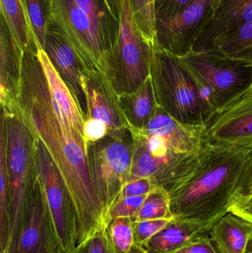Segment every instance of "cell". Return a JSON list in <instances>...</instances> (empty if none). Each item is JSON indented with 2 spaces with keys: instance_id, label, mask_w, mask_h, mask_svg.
Segmentation results:
<instances>
[{
  "instance_id": "obj_34",
  "label": "cell",
  "mask_w": 252,
  "mask_h": 253,
  "mask_svg": "<svg viewBox=\"0 0 252 253\" xmlns=\"http://www.w3.org/2000/svg\"><path fill=\"white\" fill-rule=\"evenodd\" d=\"M108 133L109 130L105 123L92 119L84 120V134L87 142L100 140Z\"/></svg>"
},
{
  "instance_id": "obj_31",
  "label": "cell",
  "mask_w": 252,
  "mask_h": 253,
  "mask_svg": "<svg viewBox=\"0 0 252 253\" xmlns=\"http://www.w3.org/2000/svg\"><path fill=\"white\" fill-rule=\"evenodd\" d=\"M158 186L159 185L153 177H145V178L129 181L123 187L118 199L128 197V196H144L150 193L155 187Z\"/></svg>"
},
{
  "instance_id": "obj_3",
  "label": "cell",
  "mask_w": 252,
  "mask_h": 253,
  "mask_svg": "<svg viewBox=\"0 0 252 253\" xmlns=\"http://www.w3.org/2000/svg\"><path fill=\"white\" fill-rule=\"evenodd\" d=\"M150 77L160 108L180 123L207 126L216 112L207 92L177 56L156 44Z\"/></svg>"
},
{
  "instance_id": "obj_35",
  "label": "cell",
  "mask_w": 252,
  "mask_h": 253,
  "mask_svg": "<svg viewBox=\"0 0 252 253\" xmlns=\"http://www.w3.org/2000/svg\"><path fill=\"white\" fill-rule=\"evenodd\" d=\"M175 253H217L215 249L209 235L201 236L199 239L188 244Z\"/></svg>"
},
{
  "instance_id": "obj_37",
  "label": "cell",
  "mask_w": 252,
  "mask_h": 253,
  "mask_svg": "<svg viewBox=\"0 0 252 253\" xmlns=\"http://www.w3.org/2000/svg\"><path fill=\"white\" fill-rule=\"evenodd\" d=\"M128 253H146V252L144 250L142 247L135 244V245L132 247L131 250L129 251Z\"/></svg>"
},
{
  "instance_id": "obj_26",
  "label": "cell",
  "mask_w": 252,
  "mask_h": 253,
  "mask_svg": "<svg viewBox=\"0 0 252 253\" xmlns=\"http://www.w3.org/2000/svg\"><path fill=\"white\" fill-rule=\"evenodd\" d=\"M131 2L144 40L155 45L157 40L156 0H131Z\"/></svg>"
},
{
  "instance_id": "obj_9",
  "label": "cell",
  "mask_w": 252,
  "mask_h": 253,
  "mask_svg": "<svg viewBox=\"0 0 252 253\" xmlns=\"http://www.w3.org/2000/svg\"><path fill=\"white\" fill-rule=\"evenodd\" d=\"M38 175L53 217L56 232L65 253H71L78 244L75 208L66 184L44 144L36 139Z\"/></svg>"
},
{
  "instance_id": "obj_23",
  "label": "cell",
  "mask_w": 252,
  "mask_h": 253,
  "mask_svg": "<svg viewBox=\"0 0 252 253\" xmlns=\"http://www.w3.org/2000/svg\"><path fill=\"white\" fill-rule=\"evenodd\" d=\"M165 218H173L170 208V196L165 189L158 186L148 193L133 221Z\"/></svg>"
},
{
  "instance_id": "obj_29",
  "label": "cell",
  "mask_w": 252,
  "mask_h": 253,
  "mask_svg": "<svg viewBox=\"0 0 252 253\" xmlns=\"http://www.w3.org/2000/svg\"><path fill=\"white\" fill-rule=\"evenodd\" d=\"M147 195L139 196H128L118 199L109 208L106 218V224L111 219L120 217H129L134 220L140 211Z\"/></svg>"
},
{
  "instance_id": "obj_20",
  "label": "cell",
  "mask_w": 252,
  "mask_h": 253,
  "mask_svg": "<svg viewBox=\"0 0 252 253\" xmlns=\"http://www.w3.org/2000/svg\"><path fill=\"white\" fill-rule=\"evenodd\" d=\"M205 235L193 224L173 218L142 248L146 253H175Z\"/></svg>"
},
{
  "instance_id": "obj_28",
  "label": "cell",
  "mask_w": 252,
  "mask_h": 253,
  "mask_svg": "<svg viewBox=\"0 0 252 253\" xmlns=\"http://www.w3.org/2000/svg\"><path fill=\"white\" fill-rule=\"evenodd\" d=\"M71 253H118L109 236L107 225L77 245Z\"/></svg>"
},
{
  "instance_id": "obj_39",
  "label": "cell",
  "mask_w": 252,
  "mask_h": 253,
  "mask_svg": "<svg viewBox=\"0 0 252 253\" xmlns=\"http://www.w3.org/2000/svg\"><path fill=\"white\" fill-rule=\"evenodd\" d=\"M104 1H105V4L108 6V7H109L111 10L110 7H109V2H108V0H104Z\"/></svg>"
},
{
  "instance_id": "obj_10",
  "label": "cell",
  "mask_w": 252,
  "mask_h": 253,
  "mask_svg": "<svg viewBox=\"0 0 252 253\" xmlns=\"http://www.w3.org/2000/svg\"><path fill=\"white\" fill-rule=\"evenodd\" d=\"M221 1L191 0L173 17L157 20V45L177 56L190 53Z\"/></svg>"
},
{
  "instance_id": "obj_36",
  "label": "cell",
  "mask_w": 252,
  "mask_h": 253,
  "mask_svg": "<svg viewBox=\"0 0 252 253\" xmlns=\"http://www.w3.org/2000/svg\"><path fill=\"white\" fill-rule=\"evenodd\" d=\"M251 192H252V151L250 152L247 156L235 193L245 194Z\"/></svg>"
},
{
  "instance_id": "obj_33",
  "label": "cell",
  "mask_w": 252,
  "mask_h": 253,
  "mask_svg": "<svg viewBox=\"0 0 252 253\" xmlns=\"http://www.w3.org/2000/svg\"><path fill=\"white\" fill-rule=\"evenodd\" d=\"M190 1L191 0H156V21L173 17Z\"/></svg>"
},
{
  "instance_id": "obj_32",
  "label": "cell",
  "mask_w": 252,
  "mask_h": 253,
  "mask_svg": "<svg viewBox=\"0 0 252 253\" xmlns=\"http://www.w3.org/2000/svg\"><path fill=\"white\" fill-rule=\"evenodd\" d=\"M229 212L241 217L252 225V192L245 194H234L229 205Z\"/></svg>"
},
{
  "instance_id": "obj_24",
  "label": "cell",
  "mask_w": 252,
  "mask_h": 253,
  "mask_svg": "<svg viewBox=\"0 0 252 253\" xmlns=\"http://www.w3.org/2000/svg\"><path fill=\"white\" fill-rule=\"evenodd\" d=\"M10 231V199L6 152L0 150V253H5Z\"/></svg>"
},
{
  "instance_id": "obj_4",
  "label": "cell",
  "mask_w": 252,
  "mask_h": 253,
  "mask_svg": "<svg viewBox=\"0 0 252 253\" xmlns=\"http://www.w3.org/2000/svg\"><path fill=\"white\" fill-rule=\"evenodd\" d=\"M5 130L6 165L10 199V231L5 253L13 251L23 227L28 199L38 176L36 139L18 114L1 112Z\"/></svg>"
},
{
  "instance_id": "obj_16",
  "label": "cell",
  "mask_w": 252,
  "mask_h": 253,
  "mask_svg": "<svg viewBox=\"0 0 252 253\" xmlns=\"http://www.w3.org/2000/svg\"><path fill=\"white\" fill-rule=\"evenodd\" d=\"M142 130L159 135L175 153L186 156L197 154L209 141L207 126L180 123L158 105L152 120Z\"/></svg>"
},
{
  "instance_id": "obj_15",
  "label": "cell",
  "mask_w": 252,
  "mask_h": 253,
  "mask_svg": "<svg viewBox=\"0 0 252 253\" xmlns=\"http://www.w3.org/2000/svg\"><path fill=\"white\" fill-rule=\"evenodd\" d=\"M252 20V0H222L208 25L197 39L192 51L213 50Z\"/></svg>"
},
{
  "instance_id": "obj_22",
  "label": "cell",
  "mask_w": 252,
  "mask_h": 253,
  "mask_svg": "<svg viewBox=\"0 0 252 253\" xmlns=\"http://www.w3.org/2000/svg\"><path fill=\"white\" fill-rule=\"evenodd\" d=\"M211 51L252 65V20L217 44Z\"/></svg>"
},
{
  "instance_id": "obj_1",
  "label": "cell",
  "mask_w": 252,
  "mask_h": 253,
  "mask_svg": "<svg viewBox=\"0 0 252 253\" xmlns=\"http://www.w3.org/2000/svg\"><path fill=\"white\" fill-rule=\"evenodd\" d=\"M16 114L44 144L66 184L75 208L78 244L106 225L87 165L84 118L47 53H25Z\"/></svg>"
},
{
  "instance_id": "obj_19",
  "label": "cell",
  "mask_w": 252,
  "mask_h": 253,
  "mask_svg": "<svg viewBox=\"0 0 252 253\" xmlns=\"http://www.w3.org/2000/svg\"><path fill=\"white\" fill-rule=\"evenodd\" d=\"M208 235L217 253H246L252 236V225L229 212L215 224Z\"/></svg>"
},
{
  "instance_id": "obj_17",
  "label": "cell",
  "mask_w": 252,
  "mask_h": 253,
  "mask_svg": "<svg viewBox=\"0 0 252 253\" xmlns=\"http://www.w3.org/2000/svg\"><path fill=\"white\" fill-rule=\"evenodd\" d=\"M0 22V102L3 113L13 114L17 111L23 56L13 51L5 24Z\"/></svg>"
},
{
  "instance_id": "obj_30",
  "label": "cell",
  "mask_w": 252,
  "mask_h": 253,
  "mask_svg": "<svg viewBox=\"0 0 252 253\" xmlns=\"http://www.w3.org/2000/svg\"><path fill=\"white\" fill-rule=\"evenodd\" d=\"M173 218L133 221L135 244L142 247L154 235L164 228Z\"/></svg>"
},
{
  "instance_id": "obj_27",
  "label": "cell",
  "mask_w": 252,
  "mask_h": 253,
  "mask_svg": "<svg viewBox=\"0 0 252 253\" xmlns=\"http://www.w3.org/2000/svg\"><path fill=\"white\" fill-rule=\"evenodd\" d=\"M133 221L129 217L111 219L107 228L118 253H128L135 245Z\"/></svg>"
},
{
  "instance_id": "obj_38",
  "label": "cell",
  "mask_w": 252,
  "mask_h": 253,
  "mask_svg": "<svg viewBox=\"0 0 252 253\" xmlns=\"http://www.w3.org/2000/svg\"><path fill=\"white\" fill-rule=\"evenodd\" d=\"M246 253H252V236L249 241Z\"/></svg>"
},
{
  "instance_id": "obj_8",
  "label": "cell",
  "mask_w": 252,
  "mask_h": 253,
  "mask_svg": "<svg viewBox=\"0 0 252 253\" xmlns=\"http://www.w3.org/2000/svg\"><path fill=\"white\" fill-rule=\"evenodd\" d=\"M210 98L215 111L252 85V65L214 51L178 56Z\"/></svg>"
},
{
  "instance_id": "obj_14",
  "label": "cell",
  "mask_w": 252,
  "mask_h": 253,
  "mask_svg": "<svg viewBox=\"0 0 252 253\" xmlns=\"http://www.w3.org/2000/svg\"><path fill=\"white\" fill-rule=\"evenodd\" d=\"M84 87L87 104L85 120L105 123L108 134L130 127L120 105L119 96L103 73L85 70Z\"/></svg>"
},
{
  "instance_id": "obj_21",
  "label": "cell",
  "mask_w": 252,
  "mask_h": 253,
  "mask_svg": "<svg viewBox=\"0 0 252 253\" xmlns=\"http://www.w3.org/2000/svg\"><path fill=\"white\" fill-rule=\"evenodd\" d=\"M119 102L130 129L146 127L158 107L151 77L133 93L119 96Z\"/></svg>"
},
{
  "instance_id": "obj_13",
  "label": "cell",
  "mask_w": 252,
  "mask_h": 253,
  "mask_svg": "<svg viewBox=\"0 0 252 253\" xmlns=\"http://www.w3.org/2000/svg\"><path fill=\"white\" fill-rule=\"evenodd\" d=\"M43 50L78 104L84 120L87 104L84 87L85 68L59 30L50 24L46 33Z\"/></svg>"
},
{
  "instance_id": "obj_5",
  "label": "cell",
  "mask_w": 252,
  "mask_h": 253,
  "mask_svg": "<svg viewBox=\"0 0 252 253\" xmlns=\"http://www.w3.org/2000/svg\"><path fill=\"white\" fill-rule=\"evenodd\" d=\"M118 32L103 74L118 96L137 90L150 77L154 45L144 40L131 0H118Z\"/></svg>"
},
{
  "instance_id": "obj_2",
  "label": "cell",
  "mask_w": 252,
  "mask_h": 253,
  "mask_svg": "<svg viewBox=\"0 0 252 253\" xmlns=\"http://www.w3.org/2000/svg\"><path fill=\"white\" fill-rule=\"evenodd\" d=\"M250 153L244 146L208 141L165 189L173 218L208 235L229 212Z\"/></svg>"
},
{
  "instance_id": "obj_18",
  "label": "cell",
  "mask_w": 252,
  "mask_h": 253,
  "mask_svg": "<svg viewBox=\"0 0 252 253\" xmlns=\"http://www.w3.org/2000/svg\"><path fill=\"white\" fill-rule=\"evenodd\" d=\"M0 8L15 53L20 56L36 53L38 43L22 0H0Z\"/></svg>"
},
{
  "instance_id": "obj_12",
  "label": "cell",
  "mask_w": 252,
  "mask_h": 253,
  "mask_svg": "<svg viewBox=\"0 0 252 253\" xmlns=\"http://www.w3.org/2000/svg\"><path fill=\"white\" fill-rule=\"evenodd\" d=\"M209 142L248 144L252 141V85L226 102L207 123Z\"/></svg>"
},
{
  "instance_id": "obj_11",
  "label": "cell",
  "mask_w": 252,
  "mask_h": 253,
  "mask_svg": "<svg viewBox=\"0 0 252 253\" xmlns=\"http://www.w3.org/2000/svg\"><path fill=\"white\" fill-rule=\"evenodd\" d=\"M9 253H66L56 232L38 175L30 193L17 243Z\"/></svg>"
},
{
  "instance_id": "obj_6",
  "label": "cell",
  "mask_w": 252,
  "mask_h": 253,
  "mask_svg": "<svg viewBox=\"0 0 252 253\" xmlns=\"http://www.w3.org/2000/svg\"><path fill=\"white\" fill-rule=\"evenodd\" d=\"M134 137L130 127L87 142V165L96 195L105 213L116 202L128 182L133 162Z\"/></svg>"
},
{
  "instance_id": "obj_7",
  "label": "cell",
  "mask_w": 252,
  "mask_h": 253,
  "mask_svg": "<svg viewBox=\"0 0 252 253\" xmlns=\"http://www.w3.org/2000/svg\"><path fill=\"white\" fill-rule=\"evenodd\" d=\"M50 24L59 30L86 70L103 73L117 37L98 28L75 0H52Z\"/></svg>"
},
{
  "instance_id": "obj_25",
  "label": "cell",
  "mask_w": 252,
  "mask_h": 253,
  "mask_svg": "<svg viewBox=\"0 0 252 253\" xmlns=\"http://www.w3.org/2000/svg\"><path fill=\"white\" fill-rule=\"evenodd\" d=\"M51 1L52 0H22L29 16L38 48L44 47L46 33L50 25Z\"/></svg>"
}]
</instances>
